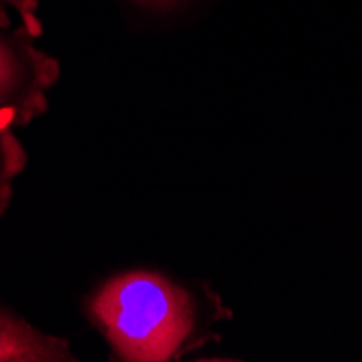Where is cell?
<instances>
[{"label":"cell","instance_id":"obj_1","mask_svg":"<svg viewBox=\"0 0 362 362\" xmlns=\"http://www.w3.org/2000/svg\"><path fill=\"white\" fill-rule=\"evenodd\" d=\"M89 315L126 362H165L193 330L191 295L152 272H128L100 286Z\"/></svg>","mask_w":362,"mask_h":362},{"label":"cell","instance_id":"obj_2","mask_svg":"<svg viewBox=\"0 0 362 362\" xmlns=\"http://www.w3.org/2000/svg\"><path fill=\"white\" fill-rule=\"evenodd\" d=\"M30 33L0 30V128L26 126L48 109V89L59 78V65L30 44Z\"/></svg>","mask_w":362,"mask_h":362},{"label":"cell","instance_id":"obj_3","mask_svg":"<svg viewBox=\"0 0 362 362\" xmlns=\"http://www.w3.org/2000/svg\"><path fill=\"white\" fill-rule=\"evenodd\" d=\"M65 339L46 334L0 308V362H74Z\"/></svg>","mask_w":362,"mask_h":362},{"label":"cell","instance_id":"obj_4","mask_svg":"<svg viewBox=\"0 0 362 362\" xmlns=\"http://www.w3.org/2000/svg\"><path fill=\"white\" fill-rule=\"evenodd\" d=\"M24 163L26 152L13 135V128H0V215L11 202L13 180L22 172Z\"/></svg>","mask_w":362,"mask_h":362},{"label":"cell","instance_id":"obj_5","mask_svg":"<svg viewBox=\"0 0 362 362\" xmlns=\"http://www.w3.org/2000/svg\"><path fill=\"white\" fill-rule=\"evenodd\" d=\"M37 0H0V28H11V11L18 13L20 24L30 33L33 37H37L42 33V22L37 18Z\"/></svg>","mask_w":362,"mask_h":362},{"label":"cell","instance_id":"obj_6","mask_svg":"<svg viewBox=\"0 0 362 362\" xmlns=\"http://www.w3.org/2000/svg\"><path fill=\"white\" fill-rule=\"evenodd\" d=\"M139 3H146V5H168V3H174V0H139Z\"/></svg>","mask_w":362,"mask_h":362}]
</instances>
